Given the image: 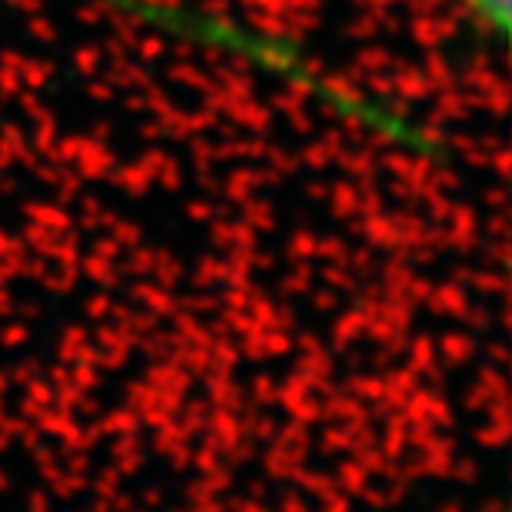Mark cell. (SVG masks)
Here are the masks:
<instances>
[{
    "instance_id": "cell-1",
    "label": "cell",
    "mask_w": 512,
    "mask_h": 512,
    "mask_svg": "<svg viewBox=\"0 0 512 512\" xmlns=\"http://www.w3.org/2000/svg\"><path fill=\"white\" fill-rule=\"evenodd\" d=\"M489 34L503 37L509 30V0H459Z\"/></svg>"
}]
</instances>
